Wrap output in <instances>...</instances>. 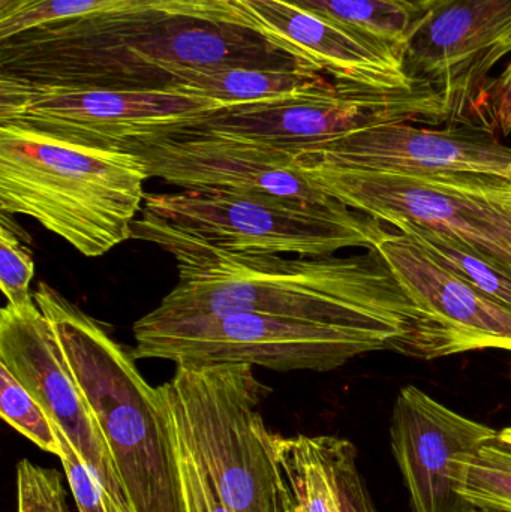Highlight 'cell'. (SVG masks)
<instances>
[{
    "instance_id": "6da1fadb",
    "label": "cell",
    "mask_w": 511,
    "mask_h": 512,
    "mask_svg": "<svg viewBox=\"0 0 511 512\" xmlns=\"http://www.w3.org/2000/svg\"><path fill=\"white\" fill-rule=\"evenodd\" d=\"M239 66L318 71L237 0H122L0 41V77L35 86L167 92L170 69Z\"/></svg>"
},
{
    "instance_id": "7a4b0ae2",
    "label": "cell",
    "mask_w": 511,
    "mask_h": 512,
    "mask_svg": "<svg viewBox=\"0 0 511 512\" xmlns=\"http://www.w3.org/2000/svg\"><path fill=\"white\" fill-rule=\"evenodd\" d=\"M179 283L152 313L188 318L260 313L398 337L405 355L437 358V330L377 251L300 256L197 252L174 255Z\"/></svg>"
},
{
    "instance_id": "3957f363",
    "label": "cell",
    "mask_w": 511,
    "mask_h": 512,
    "mask_svg": "<svg viewBox=\"0 0 511 512\" xmlns=\"http://www.w3.org/2000/svg\"><path fill=\"white\" fill-rule=\"evenodd\" d=\"M101 429L131 512H186L176 433L152 387L110 334L39 283L35 295Z\"/></svg>"
},
{
    "instance_id": "277c9868",
    "label": "cell",
    "mask_w": 511,
    "mask_h": 512,
    "mask_svg": "<svg viewBox=\"0 0 511 512\" xmlns=\"http://www.w3.org/2000/svg\"><path fill=\"white\" fill-rule=\"evenodd\" d=\"M137 153L0 126V210L29 216L87 258L132 239L144 204Z\"/></svg>"
},
{
    "instance_id": "5b68a950",
    "label": "cell",
    "mask_w": 511,
    "mask_h": 512,
    "mask_svg": "<svg viewBox=\"0 0 511 512\" xmlns=\"http://www.w3.org/2000/svg\"><path fill=\"white\" fill-rule=\"evenodd\" d=\"M383 222L350 207L303 206L221 189L147 194L132 239L171 255L228 252L245 255L330 256L374 248Z\"/></svg>"
},
{
    "instance_id": "8992f818",
    "label": "cell",
    "mask_w": 511,
    "mask_h": 512,
    "mask_svg": "<svg viewBox=\"0 0 511 512\" xmlns=\"http://www.w3.org/2000/svg\"><path fill=\"white\" fill-rule=\"evenodd\" d=\"M179 435L230 512H281L279 472L261 405L272 388L249 364H177L159 385Z\"/></svg>"
},
{
    "instance_id": "52a82bcc",
    "label": "cell",
    "mask_w": 511,
    "mask_h": 512,
    "mask_svg": "<svg viewBox=\"0 0 511 512\" xmlns=\"http://www.w3.org/2000/svg\"><path fill=\"white\" fill-rule=\"evenodd\" d=\"M135 360L176 364H249L278 372H329L368 352L404 354L398 337L260 313H216L158 318L147 313L134 325Z\"/></svg>"
},
{
    "instance_id": "ba28073f",
    "label": "cell",
    "mask_w": 511,
    "mask_h": 512,
    "mask_svg": "<svg viewBox=\"0 0 511 512\" xmlns=\"http://www.w3.org/2000/svg\"><path fill=\"white\" fill-rule=\"evenodd\" d=\"M443 96L428 83L378 89L336 83L269 101L225 105L185 128L294 156L365 129L399 123H447Z\"/></svg>"
},
{
    "instance_id": "9c48e42d",
    "label": "cell",
    "mask_w": 511,
    "mask_h": 512,
    "mask_svg": "<svg viewBox=\"0 0 511 512\" xmlns=\"http://www.w3.org/2000/svg\"><path fill=\"white\" fill-rule=\"evenodd\" d=\"M330 197L393 225L452 234L511 265V182L480 174H393L300 168Z\"/></svg>"
},
{
    "instance_id": "30bf717a",
    "label": "cell",
    "mask_w": 511,
    "mask_h": 512,
    "mask_svg": "<svg viewBox=\"0 0 511 512\" xmlns=\"http://www.w3.org/2000/svg\"><path fill=\"white\" fill-rule=\"evenodd\" d=\"M221 107L185 93L35 86L0 77V126L99 149L126 150Z\"/></svg>"
},
{
    "instance_id": "8fae6325",
    "label": "cell",
    "mask_w": 511,
    "mask_h": 512,
    "mask_svg": "<svg viewBox=\"0 0 511 512\" xmlns=\"http://www.w3.org/2000/svg\"><path fill=\"white\" fill-rule=\"evenodd\" d=\"M511 53V0H423L401 50L405 72L434 87L447 123H471L491 71Z\"/></svg>"
},
{
    "instance_id": "7c38bea8",
    "label": "cell",
    "mask_w": 511,
    "mask_h": 512,
    "mask_svg": "<svg viewBox=\"0 0 511 512\" xmlns=\"http://www.w3.org/2000/svg\"><path fill=\"white\" fill-rule=\"evenodd\" d=\"M149 177L183 189H221L303 206L344 207L312 183L294 156L210 132L180 128L131 144Z\"/></svg>"
},
{
    "instance_id": "4fadbf2b",
    "label": "cell",
    "mask_w": 511,
    "mask_h": 512,
    "mask_svg": "<svg viewBox=\"0 0 511 512\" xmlns=\"http://www.w3.org/2000/svg\"><path fill=\"white\" fill-rule=\"evenodd\" d=\"M0 363L32 394L120 512H131L107 442L35 298L0 313Z\"/></svg>"
},
{
    "instance_id": "5bb4252c",
    "label": "cell",
    "mask_w": 511,
    "mask_h": 512,
    "mask_svg": "<svg viewBox=\"0 0 511 512\" xmlns=\"http://www.w3.org/2000/svg\"><path fill=\"white\" fill-rule=\"evenodd\" d=\"M300 168L393 174H480L511 182V147L485 125L444 129L384 125L329 141L294 158Z\"/></svg>"
},
{
    "instance_id": "9a60e30c",
    "label": "cell",
    "mask_w": 511,
    "mask_h": 512,
    "mask_svg": "<svg viewBox=\"0 0 511 512\" xmlns=\"http://www.w3.org/2000/svg\"><path fill=\"white\" fill-rule=\"evenodd\" d=\"M497 430L447 408L414 385L399 391L390 445L414 512H473L462 496L468 462Z\"/></svg>"
},
{
    "instance_id": "2e32d148",
    "label": "cell",
    "mask_w": 511,
    "mask_h": 512,
    "mask_svg": "<svg viewBox=\"0 0 511 512\" xmlns=\"http://www.w3.org/2000/svg\"><path fill=\"white\" fill-rule=\"evenodd\" d=\"M408 297L437 330V358L483 349L511 352V309L447 270L419 243L389 231L374 245Z\"/></svg>"
},
{
    "instance_id": "e0dca14e",
    "label": "cell",
    "mask_w": 511,
    "mask_h": 512,
    "mask_svg": "<svg viewBox=\"0 0 511 512\" xmlns=\"http://www.w3.org/2000/svg\"><path fill=\"white\" fill-rule=\"evenodd\" d=\"M266 29L299 48L321 74L336 83L378 89L411 87L401 51L284 0H237Z\"/></svg>"
},
{
    "instance_id": "ac0fdd59",
    "label": "cell",
    "mask_w": 511,
    "mask_h": 512,
    "mask_svg": "<svg viewBox=\"0 0 511 512\" xmlns=\"http://www.w3.org/2000/svg\"><path fill=\"white\" fill-rule=\"evenodd\" d=\"M167 92L212 99L224 105L269 101L327 86L330 78L314 69L173 68Z\"/></svg>"
},
{
    "instance_id": "d6986e66",
    "label": "cell",
    "mask_w": 511,
    "mask_h": 512,
    "mask_svg": "<svg viewBox=\"0 0 511 512\" xmlns=\"http://www.w3.org/2000/svg\"><path fill=\"white\" fill-rule=\"evenodd\" d=\"M279 486L297 512H341L323 436L272 435Z\"/></svg>"
},
{
    "instance_id": "ffe728a7",
    "label": "cell",
    "mask_w": 511,
    "mask_h": 512,
    "mask_svg": "<svg viewBox=\"0 0 511 512\" xmlns=\"http://www.w3.org/2000/svg\"><path fill=\"white\" fill-rule=\"evenodd\" d=\"M396 231L419 243L447 270L467 280L482 294L511 309V265L503 259L452 236L411 222H396Z\"/></svg>"
},
{
    "instance_id": "44dd1931",
    "label": "cell",
    "mask_w": 511,
    "mask_h": 512,
    "mask_svg": "<svg viewBox=\"0 0 511 512\" xmlns=\"http://www.w3.org/2000/svg\"><path fill=\"white\" fill-rule=\"evenodd\" d=\"M399 51L423 17V0H284ZM402 57V56H401Z\"/></svg>"
},
{
    "instance_id": "7402d4cb",
    "label": "cell",
    "mask_w": 511,
    "mask_h": 512,
    "mask_svg": "<svg viewBox=\"0 0 511 512\" xmlns=\"http://www.w3.org/2000/svg\"><path fill=\"white\" fill-rule=\"evenodd\" d=\"M462 496L476 510L511 512L510 442L498 435L477 451L468 462Z\"/></svg>"
},
{
    "instance_id": "603a6c76",
    "label": "cell",
    "mask_w": 511,
    "mask_h": 512,
    "mask_svg": "<svg viewBox=\"0 0 511 512\" xmlns=\"http://www.w3.org/2000/svg\"><path fill=\"white\" fill-rule=\"evenodd\" d=\"M0 415L30 442L59 457L62 454L53 421L32 394L0 363Z\"/></svg>"
},
{
    "instance_id": "cb8c5ba5",
    "label": "cell",
    "mask_w": 511,
    "mask_h": 512,
    "mask_svg": "<svg viewBox=\"0 0 511 512\" xmlns=\"http://www.w3.org/2000/svg\"><path fill=\"white\" fill-rule=\"evenodd\" d=\"M119 2L122 0H26L17 11L0 18V41L47 24L84 17Z\"/></svg>"
},
{
    "instance_id": "d4e9b609",
    "label": "cell",
    "mask_w": 511,
    "mask_h": 512,
    "mask_svg": "<svg viewBox=\"0 0 511 512\" xmlns=\"http://www.w3.org/2000/svg\"><path fill=\"white\" fill-rule=\"evenodd\" d=\"M323 442L335 475L341 512H378L357 468L354 445L336 436H323Z\"/></svg>"
},
{
    "instance_id": "484cf974",
    "label": "cell",
    "mask_w": 511,
    "mask_h": 512,
    "mask_svg": "<svg viewBox=\"0 0 511 512\" xmlns=\"http://www.w3.org/2000/svg\"><path fill=\"white\" fill-rule=\"evenodd\" d=\"M6 216L2 213L0 224V288L9 304L21 306L33 298L29 286L35 274V264Z\"/></svg>"
},
{
    "instance_id": "4316f807",
    "label": "cell",
    "mask_w": 511,
    "mask_h": 512,
    "mask_svg": "<svg viewBox=\"0 0 511 512\" xmlns=\"http://www.w3.org/2000/svg\"><path fill=\"white\" fill-rule=\"evenodd\" d=\"M17 501L18 512H69L59 472L27 459L17 465Z\"/></svg>"
},
{
    "instance_id": "83f0119b",
    "label": "cell",
    "mask_w": 511,
    "mask_h": 512,
    "mask_svg": "<svg viewBox=\"0 0 511 512\" xmlns=\"http://www.w3.org/2000/svg\"><path fill=\"white\" fill-rule=\"evenodd\" d=\"M54 429H56L57 438L62 447L59 459L62 462L72 495H74L78 512H108L107 495H105L101 483L96 480L89 466L72 447L65 433L56 424H54Z\"/></svg>"
},
{
    "instance_id": "f1b7e54d",
    "label": "cell",
    "mask_w": 511,
    "mask_h": 512,
    "mask_svg": "<svg viewBox=\"0 0 511 512\" xmlns=\"http://www.w3.org/2000/svg\"><path fill=\"white\" fill-rule=\"evenodd\" d=\"M167 408V406H165ZM171 418V417H170ZM173 423V420H171ZM174 427V424H173ZM176 433L177 453H179L180 474H182L183 495H185L186 512H230L216 493L203 466L195 459L182 436Z\"/></svg>"
},
{
    "instance_id": "f546056e",
    "label": "cell",
    "mask_w": 511,
    "mask_h": 512,
    "mask_svg": "<svg viewBox=\"0 0 511 512\" xmlns=\"http://www.w3.org/2000/svg\"><path fill=\"white\" fill-rule=\"evenodd\" d=\"M474 116L497 134H511V62L500 77L489 81Z\"/></svg>"
},
{
    "instance_id": "4dcf8cb0",
    "label": "cell",
    "mask_w": 511,
    "mask_h": 512,
    "mask_svg": "<svg viewBox=\"0 0 511 512\" xmlns=\"http://www.w3.org/2000/svg\"><path fill=\"white\" fill-rule=\"evenodd\" d=\"M26 0H0V18L8 17L17 11Z\"/></svg>"
},
{
    "instance_id": "1f68e13d",
    "label": "cell",
    "mask_w": 511,
    "mask_h": 512,
    "mask_svg": "<svg viewBox=\"0 0 511 512\" xmlns=\"http://www.w3.org/2000/svg\"><path fill=\"white\" fill-rule=\"evenodd\" d=\"M281 512H297L294 510L293 507H291L290 502L285 499V496L281 493Z\"/></svg>"
},
{
    "instance_id": "d6a6232c",
    "label": "cell",
    "mask_w": 511,
    "mask_h": 512,
    "mask_svg": "<svg viewBox=\"0 0 511 512\" xmlns=\"http://www.w3.org/2000/svg\"><path fill=\"white\" fill-rule=\"evenodd\" d=\"M498 435H500L501 439H504V441L510 442L511 444V427H507V429L501 430Z\"/></svg>"
},
{
    "instance_id": "836d02e7",
    "label": "cell",
    "mask_w": 511,
    "mask_h": 512,
    "mask_svg": "<svg viewBox=\"0 0 511 512\" xmlns=\"http://www.w3.org/2000/svg\"><path fill=\"white\" fill-rule=\"evenodd\" d=\"M107 505H108V512H120L119 510H117L116 505H114L113 502H111L110 499H108V496H107Z\"/></svg>"
},
{
    "instance_id": "e575fe53",
    "label": "cell",
    "mask_w": 511,
    "mask_h": 512,
    "mask_svg": "<svg viewBox=\"0 0 511 512\" xmlns=\"http://www.w3.org/2000/svg\"><path fill=\"white\" fill-rule=\"evenodd\" d=\"M473 512H495V511L476 510V511H473Z\"/></svg>"
}]
</instances>
